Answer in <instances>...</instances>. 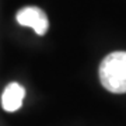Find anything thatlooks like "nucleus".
Segmentation results:
<instances>
[{"instance_id": "nucleus-1", "label": "nucleus", "mask_w": 126, "mask_h": 126, "mask_svg": "<svg viewBox=\"0 0 126 126\" xmlns=\"http://www.w3.org/2000/svg\"><path fill=\"white\" fill-rule=\"evenodd\" d=\"M99 80L113 94L126 93V52H112L99 64Z\"/></svg>"}, {"instance_id": "nucleus-3", "label": "nucleus", "mask_w": 126, "mask_h": 126, "mask_svg": "<svg viewBox=\"0 0 126 126\" xmlns=\"http://www.w3.org/2000/svg\"><path fill=\"white\" fill-rule=\"evenodd\" d=\"M25 97V90L23 86H20L18 83H10L4 88L1 94V105L3 109L7 112H14L17 109L21 108L23 99Z\"/></svg>"}, {"instance_id": "nucleus-2", "label": "nucleus", "mask_w": 126, "mask_h": 126, "mask_svg": "<svg viewBox=\"0 0 126 126\" xmlns=\"http://www.w3.org/2000/svg\"><path fill=\"white\" fill-rule=\"evenodd\" d=\"M17 23L24 27H31L38 35H45L48 28H49V21L44 10L35 6H27L21 9L16 16Z\"/></svg>"}]
</instances>
